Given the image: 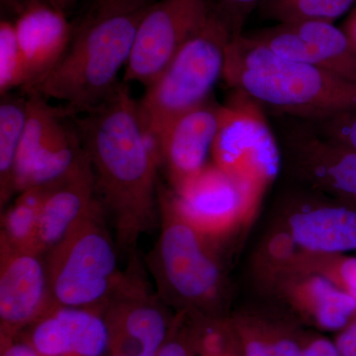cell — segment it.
Returning a JSON list of instances; mask_svg holds the SVG:
<instances>
[{
	"label": "cell",
	"mask_w": 356,
	"mask_h": 356,
	"mask_svg": "<svg viewBox=\"0 0 356 356\" xmlns=\"http://www.w3.org/2000/svg\"><path fill=\"white\" fill-rule=\"evenodd\" d=\"M89 163L98 199L120 252L135 255L143 236L159 226V159L137 100L121 83L106 102L72 117Z\"/></svg>",
	"instance_id": "6da1fadb"
},
{
	"label": "cell",
	"mask_w": 356,
	"mask_h": 356,
	"mask_svg": "<svg viewBox=\"0 0 356 356\" xmlns=\"http://www.w3.org/2000/svg\"><path fill=\"white\" fill-rule=\"evenodd\" d=\"M222 79L281 116L317 121L356 110V83L280 55L245 33L229 44Z\"/></svg>",
	"instance_id": "7a4b0ae2"
},
{
	"label": "cell",
	"mask_w": 356,
	"mask_h": 356,
	"mask_svg": "<svg viewBox=\"0 0 356 356\" xmlns=\"http://www.w3.org/2000/svg\"><path fill=\"white\" fill-rule=\"evenodd\" d=\"M149 4L127 13L93 14L72 37L57 65L29 91L64 102L72 117L106 102L120 86L119 74L128 64L138 26Z\"/></svg>",
	"instance_id": "3957f363"
},
{
	"label": "cell",
	"mask_w": 356,
	"mask_h": 356,
	"mask_svg": "<svg viewBox=\"0 0 356 356\" xmlns=\"http://www.w3.org/2000/svg\"><path fill=\"white\" fill-rule=\"evenodd\" d=\"M231 29L215 7L209 20L177 51L138 100L154 145L180 115L203 104L224 76Z\"/></svg>",
	"instance_id": "277c9868"
},
{
	"label": "cell",
	"mask_w": 356,
	"mask_h": 356,
	"mask_svg": "<svg viewBox=\"0 0 356 356\" xmlns=\"http://www.w3.org/2000/svg\"><path fill=\"white\" fill-rule=\"evenodd\" d=\"M102 204L44 255L51 304L103 310L120 284L116 240Z\"/></svg>",
	"instance_id": "5b68a950"
},
{
	"label": "cell",
	"mask_w": 356,
	"mask_h": 356,
	"mask_svg": "<svg viewBox=\"0 0 356 356\" xmlns=\"http://www.w3.org/2000/svg\"><path fill=\"white\" fill-rule=\"evenodd\" d=\"M27 95V121L14 168L17 195L31 187L58 181L88 158L81 134L65 107L34 91Z\"/></svg>",
	"instance_id": "8992f818"
},
{
	"label": "cell",
	"mask_w": 356,
	"mask_h": 356,
	"mask_svg": "<svg viewBox=\"0 0 356 356\" xmlns=\"http://www.w3.org/2000/svg\"><path fill=\"white\" fill-rule=\"evenodd\" d=\"M159 209L161 234L147 261L159 292L188 302L212 296L220 280L217 264L198 229L177 212L161 185Z\"/></svg>",
	"instance_id": "52a82bcc"
},
{
	"label": "cell",
	"mask_w": 356,
	"mask_h": 356,
	"mask_svg": "<svg viewBox=\"0 0 356 356\" xmlns=\"http://www.w3.org/2000/svg\"><path fill=\"white\" fill-rule=\"evenodd\" d=\"M213 158L218 168L257 186L280 173V144L261 105L236 91L222 105Z\"/></svg>",
	"instance_id": "ba28073f"
},
{
	"label": "cell",
	"mask_w": 356,
	"mask_h": 356,
	"mask_svg": "<svg viewBox=\"0 0 356 356\" xmlns=\"http://www.w3.org/2000/svg\"><path fill=\"white\" fill-rule=\"evenodd\" d=\"M102 311L109 330L104 356H156L170 337L165 312L137 255L130 257L120 284Z\"/></svg>",
	"instance_id": "9c48e42d"
},
{
	"label": "cell",
	"mask_w": 356,
	"mask_h": 356,
	"mask_svg": "<svg viewBox=\"0 0 356 356\" xmlns=\"http://www.w3.org/2000/svg\"><path fill=\"white\" fill-rule=\"evenodd\" d=\"M213 0H158L152 2L136 32L125 83L149 86L177 51L214 13Z\"/></svg>",
	"instance_id": "30bf717a"
},
{
	"label": "cell",
	"mask_w": 356,
	"mask_h": 356,
	"mask_svg": "<svg viewBox=\"0 0 356 356\" xmlns=\"http://www.w3.org/2000/svg\"><path fill=\"white\" fill-rule=\"evenodd\" d=\"M51 306L44 255L0 238L1 339L19 336Z\"/></svg>",
	"instance_id": "8fae6325"
},
{
	"label": "cell",
	"mask_w": 356,
	"mask_h": 356,
	"mask_svg": "<svg viewBox=\"0 0 356 356\" xmlns=\"http://www.w3.org/2000/svg\"><path fill=\"white\" fill-rule=\"evenodd\" d=\"M245 34L280 55L315 65L356 83L355 46L343 30L334 23H281Z\"/></svg>",
	"instance_id": "7c38bea8"
},
{
	"label": "cell",
	"mask_w": 356,
	"mask_h": 356,
	"mask_svg": "<svg viewBox=\"0 0 356 356\" xmlns=\"http://www.w3.org/2000/svg\"><path fill=\"white\" fill-rule=\"evenodd\" d=\"M222 104L209 99L172 121L156 142L159 165L177 188L207 165L213 153Z\"/></svg>",
	"instance_id": "4fadbf2b"
},
{
	"label": "cell",
	"mask_w": 356,
	"mask_h": 356,
	"mask_svg": "<svg viewBox=\"0 0 356 356\" xmlns=\"http://www.w3.org/2000/svg\"><path fill=\"white\" fill-rule=\"evenodd\" d=\"M257 185L208 165L175 189L165 192L177 212L196 229H218L242 209Z\"/></svg>",
	"instance_id": "5bb4252c"
},
{
	"label": "cell",
	"mask_w": 356,
	"mask_h": 356,
	"mask_svg": "<svg viewBox=\"0 0 356 356\" xmlns=\"http://www.w3.org/2000/svg\"><path fill=\"white\" fill-rule=\"evenodd\" d=\"M42 356H104L109 330L102 310L53 305L23 336Z\"/></svg>",
	"instance_id": "9a60e30c"
},
{
	"label": "cell",
	"mask_w": 356,
	"mask_h": 356,
	"mask_svg": "<svg viewBox=\"0 0 356 356\" xmlns=\"http://www.w3.org/2000/svg\"><path fill=\"white\" fill-rule=\"evenodd\" d=\"M282 144L325 188L356 205V151L325 139L308 122L283 117Z\"/></svg>",
	"instance_id": "2e32d148"
},
{
	"label": "cell",
	"mask_w": 356,
	"mask_h": 356,
	"mask_svg": "<svg viewBox=\"0 0 356 356\" xmlns=\"http://www.w3.org/2000/svg\"><path fill=\"white\" fill-rule=\"evenodd\" d=\"M99 205L88 156L74 172L48 185L40 211L37 252L48 254Z\"/></svg>",
	"instance_id": "e0dca14e"
},
{
	"label": "cell",
	"mask_w": 356,
	"mask_h": 356,
	"mask_svg": "<svg viewBox=\"0 0 356 356\" xmlns=\"http://www.w3.org/2000/svg\"><path fill=\"white\" fill-rule=\"evenodd\" d=\"M31 4L18 24L14 26L29 77L25 92L38 86L50 74L72 41L64 13L49 4Z\"/></svg>",
	"instance_id": "ac0fdd59"
},
{
	"label": "cell",
	"mask_w": 356,
	"mask_h": 356,
	"mask_svg": "<svg viewBox=\"0 0 356 356\" xmlns=\"http://www.w3.org/2000/svg\"><path fill=\"white\" fill-rule=\"evenodd\" d=\"M293 238L302 247L323 252L356 250V209L320 207L293 215Z\"/></svg>",
	"instance_id": "d6986e66"
},
{
	"label": "cell",
	"mask_w": 356,
	"mask_h": 356,
	"mask_svg": "<svg viewBox=\"0 0 356 356\" xmlns=\"http://www.w3.org/2000/svg\"><path fill=\"white\" fill-rule=\"evenodd\" d=\"M27 95H1L0 102V206L16 196L14 168L27 121Z\"/></svg>",
	"instance_id": "ffe728a7"
},
{
	"label": "cell",
	"mask_w": 356,
	"mask_h": 356,
	"mask_svg": "<svg viewBox=\"0 0 356 356\" xmlns=\"http://www.w3.org/2000/svg\"><path fill=\"white\" fill-rule=\"evenodd\" d=\"M48 185L31 187L16 195L13 203L2 212L1 240L13 247L37 252L40 211Z\"/></svg>",
	"instance_id": "44dd1931"
},
{
	"label": "cell",
	"mask_w": 356,
	"mask_h": 356,
	"mask_svg": "<svg viewBox=\"0 0 356 356\" xmlns=\"http://www.w3.org/2000/svg\"><path fill=\"white\" fill-rule=\"evenodd\" d=\"M356 6V0H264L261 17L281 23L325 21L334 23Z\"/></svg>",
	"instance_id": "7402d4cb"
},
{
	"label": "cell",
	"mask_w": 356,
	"mask_h": 356,
	"mask_svg": "<svg viewBox=\"0 0 356 356\" xmlns=\"http://www.w3.org/2000/svg\"><path fill=\"white\" fill-rule=\"evenodd\" d=\"M318 324L327 330H341L350 324L356 312L355 300L346 290L339 289L331 281L318 277L312 284Z\"/></svg>",
	"instance_id": "603a6c76"
},
{
	"label": "cell",
	"mask_w": 356,
	"mask_h": 356,
	"mask_svg": "<svg viewBox=\"0 0 356 356\" xmlns=\"http://www.w3.org/2000/svg\"><path fill=\"white\" fill-rule=\"evenodd\" d=\"M27 67L21 51L15 28L6 22L0 28V93H10L16 88H27Z\"/></svg>",
	"instance_id": "cb8c5ba5"
},
{
	"label": "cell",
	"mask_w": 356,
	"mask_h": 356,
	"mask_svg": "<svg viewBox=\"0 0 356 356\" xmlns=\"http://www.w3.org/2000/svg\"><path fill=\"white\" fill-rule=\"evenodd\" d=\"M306 122L325 139L356 151V110L323 120Z\"/></svg>",
	"instance_id": "d4e9b609"
},
{
	"label": "cell",
	"mask_w": 356,
	"mask_h": 356,
	"mask_svg": "<svg viewBox=\"0 0 356 356\" xmlns=\"http://www.w3.org/2000/svg\"><path fill=\"white\" fill-rule=\"evenodd\" d=\"M218 13L231 29L234 38L243 34V28L264 0H213Z\"/></svg>",
	"instance_id": "484cf974"
},
{
	"label": "cell",
	"mask_w": 356,
	"mask_h": 356,
	"mask_svg": "<svg viewBox=\"0 0 356 356\" xmlns=\"http://www.w3.org/2000/svg\"><path fill=\"white\" fill-rule=\"evenodd\" d=\"M153 0H97L96 14L127 13L152 3Z\"/></svg>",
	"instance_id": "4316f807"
},
{
	"label": "cell",
	"mask_w": 356,
	"mask_h": 356,
	"mask_svg": "<svg viewBox=\"0 0 356 356\" xmlns=\"http://www.w3.org/2000/svg\"><path fill=\"white\" fill-rule=\"evenodd\" d=\"M0 356H42L24 337L13 339H1V355Z\"/></svg>",
	"instance_id": "83f0119b"
},
{
	"label": "cell",
	"mask_w": 356,
	"mask_h": 356,
	"mask_svg": "<svg viewBox=\"0 0 356 356\" xmlns=\"http://www.w3.org/2000/svg\"><path fill=\"white\" fill-rule=\"evenodd\" d=\"M334 343L341 356H356V321L343 327Z\"/></svg>",
	"instance_id": "f1b7e54d"
},
{
	"label": "cell",
	"mask_w": 356,
	"mask_h": 356,
	"mask_svg": "<svg viewBox=\"0 0 356 356\" xmlns=\"http://www.w3.org/2000/svg\"><path fill=\"white\" fill-rule=\"evenodd\" d=\"M302 356H341L336 343L327 339H312L303 346Z\"/></svg>",
	"instance_id": "f546056e"
},
{
	"label": "cell",
	"mask_w": 356,
	"mask_h": 356,
	"mask_svg": "<svg viewBox=\"0 0 356 356\" xmlns=\"http://www.w3.org/2000/svg\"><path fill=\"white\" fill-rule=\"evenodd\" d=\"M274 356H302L303 346L287 337L273 336Z\"/></svg>",
	"instance_id": "4dcf8cb0"
},
{
	"label": "cell",
	"mask_w": 356,
	"mask_h": 356,
	"mask_svg": "<svg viewBox=\"0 0 356 356\" xmlns=\"http://www.w3.org/2000/svg\"><path fill=\"white\" fill-rule=\"evenodd\" d=\"M346 291L350 293L356 303V257L346 259L339 268Z\"/></svg>",
	"instance_id": "1f68e13d"
},
{
	"label": "cell",
	"mask_w": 356,
	"mask_h": 356,
	"mask_svg": "<svg viewBox=\"0 0 356 356\" xmlns=\"http://www.w3.org/2000/svg\"><path fill=\"white\" fill-rule=\"evenodd\" d=\"M156 356H191V346L184 339L170 334Z\"/></svg>",
	"instance_id": "d6a6232c"
},
{
	"label": "cell",
	"mask_w": 356,
	"mask_h": 356,
	"mask_svg": "<svg viewBox=\"0 0 356 356\" xmlns=\"http://www.w3.org/2000/svg\"><path fill=\"white\" fill-rule=\"evenodd\" d=\"M273 252L278 257H285L289 254L292 248L291 240L287 235H280L274 238L273 243Z\"/></svg>",
	"instance_id": "836d02e7"
},
{
	"label": "cell",
	"mask_w": 356,
	"mask_h": 356,
	"mask_svg": "<svg viewBox=\"0 0 356 356\" xmlns=\"http://www.w3.org/2000/svg\"><path fill=\"white\" fill-rule=\"evenodd\" d=\"M341 28L356 48V6L351 9Z\"/></svg>",
	"instance_id": "e575fe53"
},
{
	"label": "cell",
	"mask_w": 356,
	"mask_h": 356,
	"mask_svg": "<svg viewBox=\"0 0 356 356\" xmlns=\"http://www.w3.org/2000/svg\"><path fill=\"white\" fill-rule=\"evenodd\" d=\"M77 2V0H49L50 6L55 8L56 10L60 11V13H65L72 8Z\"/></svg>",
	"instance_id": "d590c367"
},
{
	"label": "cell",
	"mask_w": 356,
	"mask_h": 356,
	"mask_svg": "<svg viewBox=\"0 0 356 356\" xmlns=\"http://www.w3.org/2000/svg\"><path fill=\"white\" fill-rule=\"evenodd\" d=\"M29 1L31 2V3H33V2H39V3H46L50 6V3H49V0H29Z\"/></svg>",
	"instance_id": "8d00e7d4"
},
{
	"label": "cell",
	"mask_w": 356,
	"mask_h": 356,
	"mask_svg": "<svg viewBox=\"0 0 356 356\" xmlns=\"http://www.w3.org/2000/svg\"><path fill=\"white\" fill-rule=\"evenodd\" d=\"M225 356H236V355H234L233 353H229L228 355H226Z\"/></svg>",
	"instance_id": "74e56055"
}]
</instances>
